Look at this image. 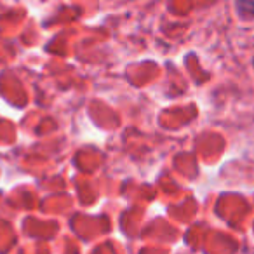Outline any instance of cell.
Instances as JSON below:
<instances>
[{"mask_svg": "<svg viewBox=\"0 0 254 254\" xmlns=\"http://www.w3.org/2000/svg\"><path fill=\"white\" fill-rule=\"evenodd\" d=\"M253 66H254V58H253Z\"/></svg>", "mask_w": 254, "mask_h": 254, "instance_id": "2", "label": "cell"}, {"mask_svg": "<svg viewBox=\"0 0 254 254\" xmlns=\"http://www.w3.org/2000/svg\"><path fill=\"white\" fill-rule=\"evenodd\" d=\"M235 7L239 9L242 14L254 16V0H242V2H237Z\"/></svg>", "mask_w": 254, "mask_h": 254, "instance_id": "1", "label": "cell"}]
</instances>
